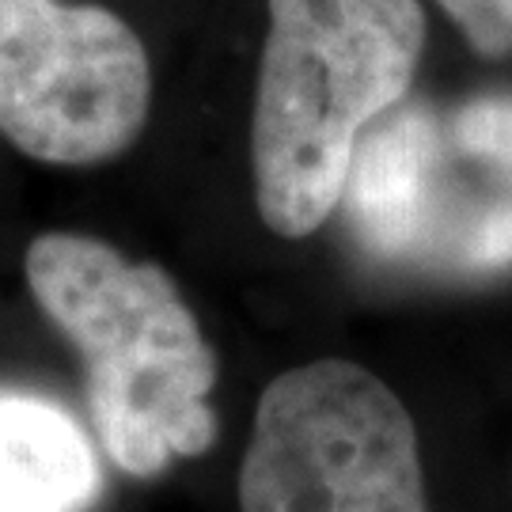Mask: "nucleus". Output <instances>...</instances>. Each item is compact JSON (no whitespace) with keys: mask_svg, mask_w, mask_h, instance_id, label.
Segmentation results:
<instances>
[{"mask_svg":"<svg viewBox=\"0 0 512 512\" xmlns=\"http://www.w3.org/2000/svg\"><path fill=\"white\" fill-rule=\"evenodd\" d=\"M38 308L84 357L107 456L137 478L217 440V353L156 262H129L80 232H46L23 258Z\"/></svg>","mask_w":512,"mask_h":512,"instance_id":"obj_1","label":"nucleus"},{"mask_svg":"<svg viewBox=\"0 0 512 512\" xmlns=\"http://www.w3.org/2000/svg\"><path fill=\"white\" fill-rule=\"evenodd\" d=\"M418 0H270L251 118L258 217L311 236L342 205L353 148L418 73Z\"/></svg>","mask_w":512,"mask_h":512,"instance_id":"obj_2","label":"nucleus"},{"mask_svg":"<svg viewBox=\"0 0 512 512\" xmlns=\"http://www.w3.org/2000/svg\"><path fill=\"white\" fill-rule=\"evenodd\" d=\"M239 512H429L399 395L342 357L270 380L239 467Z\"/></svg>","mask_w":512,"mask_h":512,"instance_id":"obj_3","label":"nucleus"},{"mask_svg":"<svg viewBox=\"0 0 512 512\" xmlns=\"http://www.w3.org/2000/svg\"><path fill=\"white\" fill-rule=\"evenodd\" d=\"M152 69L126 19L99 4L0 0V133L31 160L92 167L148 118Z\"/></svg>","mask_w":512,"mask_h":512,"instance_id":"obj_4","label":"nucleus"},{"mask_svg":"<svg viewBox=\"0 0 512 512\" xmlns=\"http://www.w3.org/2000/svg\"><path fill=\"white\" fill-rule=\"evenodd\" d=\"M440 141L429 110L410 107L361 133L342 186L346 217L372 255H410L437 202Z\"/></svg>","mask_w":512,"mask_h":512,"instance_id":"obj_5","label":"nucleus"},{"mask_svg":"<svg viewBox=\"0 0 512 512\" xmlns=\"http://www.w3.org/2000/svg\"><path fill=\"white\" fill-rule=\"evenodd\" d=\"M103 475L88 433L69 410L0 391V512H84Z\"/></svg>","mask_w":512,"mask_h":512,"instance_id":"obj_6","label":"nucleus"},{"mask_svg":"<svg viewBox=\"0 0 512 512\" xmlns=\"http://www.w3.org/2000/svg\"><path fill=\"white\" fill-rule=\"evenodd\" d=\"M452 137L459 152H467L471 160H482L512 175V99L486 95L459 107V114L452 118Z\"/></svg>","mask_w":512,"mask_h":512,"instance_id":"obj_7","label":"nucleus"},{"mask_svg":"<svg viewBox=\"0 0 512 512\" xmlns=\"http://www.w3.org/2000/svg\"><path fill=\"white\" fill-rule=\"evenodd\" d=\"M482 57L512 54V0H437Z\"/></svg>","mask_w":512,"mask_h":512,"instance_id":"obj_8","label":"nucleus"},{"mask_svg":"<svg viewBox=\"0 0 512 512\" xmlns=\"http://www.w3.org/2000/svg\"><path fill=\"white\" fill-rule=\"evenodd\" d=\"M456 258L471 270H505L512 266V202L482 209L459 239Z\"/></svg>","mask_w":512,"mask_h":512,"instance_id":"obj_9","label":"nucleus"}]
</instances>
